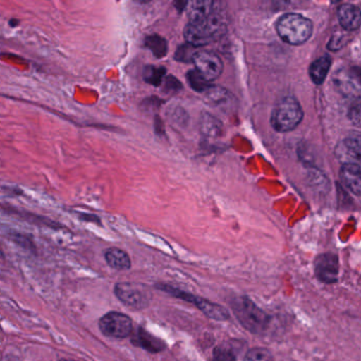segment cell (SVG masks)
Listing matches in <instances>:
<instances>
[{"instance_id": "cell-3", "label": "cell", "mask_w": 361, "mask_h": 361, "mask_svg": "<svg viewBox=\"0 0 361 361\" xmlns=\"http://www.w3.org/2000/svg\"><path fill=\"white\" fill-rule=\"evenodd\" d=\"M233 313L237 316L240 324L254 334H261L267 330L269 317L261 311L250 299H238L233 305Z\"/></svg>"}, {"instance_id": "cell-6", "label": "cell", "mask_w": 361, "mask_h": 361, "mask_svg": "<svg viewBox=\"0 0 361 361\" xmlns=\"http://www.w3.org/2000/svg\"><path fill=\"white\" fill-rule=\"evenodd\" d=\"M161 290H165L169 294L182 299V300L188 301L191 305H195L200 311L203 312L207 317L212 318L216 320H226L229 318L228 312L226 309L216 305V303L210 302L206 299L200 298V297L193 296L189 293L183 292V290H177L173 286H160Z\"/></svg>"}, {"instance_id": "cell-23", "label": "cell", "mask_w": 361, "mask_h": 361, "mask_svg": "<svg viewBox=\"0 0 361 361\" xmlns=\"http://www.w3.org/2000/svg\"><path fill=\"white\" fill-rule=\"evenodd\" d=\"M244 361H275V360L269 350L255 348L247 352Z\"/></svg>"}, {"instance_id": "cell-5", "label": "cell", "mask_w": 361, "mask_h": 361, "mask_svg": "<svg viewBox=\"0 0 361 361\" xmlns=\"http://www.w3.org/2000/svg\"><path fill=\"white\" fill-rule=\"evenodd\" d=\"M114 293L125 305L133 310L145 309L152 301L149 288L135 282H122L116 284Z\"/></svg>"}, {"instance_id": "cell-20", "label": "cell", "mask_w": 361, "mask_h": 361, "mask_svg": "<svg viewBox=\"0 0 361 361\" xmlns=\"http://www.w3.org/2000/svg\"><path fill=\"white\" fill-rule=\"evenodd\" d=\"M165 74H166V69L164 67L146 66L144 68L143 78L147 84L159 87L164 82Z\"/></svg>"}, {"instance_id": "cell-29", "label": "cell", "mask_w": 361, "mask_h": 361, "mask_svg": "<svg viewBox=\"0 0 361 361\" xmlns=\"http://www.w3.org/2000/svg\"><path fill=\"white\" fill-rule=\"evenodd\" d=\"M19 25V21L17 20V19H11L10 20V25L11 27H17V25Z\"/></svg>"}, {"instance_id": "cell-4", "label": "cell", "mask_w": 361, "mask_h": 361, "mask_svg": "<svg viewBox=\"0 0 361 361\" xmlns=\"http://www.w3.org/2000/svg\"><path fill=\"white\" fill-rule=\"evenodd\" d=\"M302 118L303 111L298 102L294 97H288L273 110L271 126L278 133H288L300 124Z\"/></svg>"}, {"instance_id": "cell-1", "label": "cell", "mask_w": 361, "mask_h": 361, "mask_svg": "<svg viewBox=\"0 0 361 361\" xmlns=\"http://www.w3.org/2000/svg\"><path fill=\"white\" fill-rule=\"evenodd\" d=\"M226 33L223 16L214 10V12L203 21L189 23L184 29V37L187 44L195 48L209 44L210 42L220 39Z\"/></svg>"}, {"instance_id": "cell-14", "label": "cell", "mask_w": 361, "mask_h": 361, "mask_svg": "<svg viewBox=\"0 0 361 361\" xmlns=\"http://www.w3.org/2000/svg\"><path fill=\"white\" fill-rule=\"evenodd\" d=\"M133 343L135 347L143 348L152 353H159L165 349V343L161 339L157 338L142 328L137 329L133 335Z\"/></svg>"}, {"instance_id": "cell-26", "label": "cell", "mask_w": 361, "mask_h": 361, "mask_svg": "<svg viewBox=\"0 0 361 361\" xmlns=\"http://www.w3.org/2000/svg\"><path fill=\"white\" fill-rule=\"evenodd\" d=\"M349 118L355 126L361 127V102L352 106L349 111Z\"/></svg>"}, {"instance_id": "cell-22", "label": "cell", "mask_w": 361, "mask_h": 361, "mask_svg": "<svg viewBox=\"0 0 361 361\" xmlns=\"http://www.w3.org/2000/svg\"><path fill=\"white\" fill-rule=\"evenodd\" d=\"M343 88L345 93L351 95H358L361 97V75L355 72L348 74L347 78L343 80Z\"/></svg>"}, {"instance_id": "cell-11", "label": "cell", "mask_w": 361, "mask_h": 361, "mask_svg": "<svg viewBox=\"0 0 361 361\" xmlns=\"http://www.w3.org/2000/svg\"><path fill=\"white\" fill-rule=\"evenodd\" d=\"M187 16L189 23H199L205 20L214 10V0H187Z\"/></svg>"}, {"instance_id": "cell-31", "label": "cell", "mask_w": 361, "mask_h": 361, "mask_svg": "<svg viewBox=\"0 0 361 361\" xmlns=\"http://www.w3.org/2000/svg\"><path fill=\"white\" fill-rule=\"evenodd\" d=\"M332 1L336 2V1H339V0H332Z\"/></svg>"}, {"instance_id": "cell-27", "label": "cell", "mask_w": 361, "mask_h": 361, "mask_svg": "<svg viewBox=\"0 0 361 361\" xmlns=\"http://www.w3.org/2000/svg\"><path fill=\"white\" fill-rule=\"evenodd\" d=\"M165 91L167 92H177V91L180 90L182 89V85L177 78H173V76H169V78H165Z\"/></svg>"}, {"instance_id": "cell-28", "label": "cell", "mask_w": 361, "mask_h": 361, "mask_svg": "<svg viewBox=\"0 0 361 361\" xmlns=\"http://www.w3.org/2000/svg\"><path fill=\"white\" fill-rule=\"evenodd\" d=\"M187 0H175V6L176 8L180 11L185 10V6H186Z\"/></svg>"}, {"instance_id": "cell-12", "label": "cell", "mask_w": 361, "mask_h": 361, "mask_svg": "<svg viewBox=\"0 0 361 361\" xmlns=\"http://www.w3.org/2000/svg\"><path fill=\"white\" fill-rule=\"evenodd\" d=\"M338 20L345 31H355L361 25V11L353 4H343L338 8Z\"/></svg>"}, {"instance_id": "cell-33", "label": "cell", "mask_w": 361, "mask_h": 361, "mask_svg": "<svg viewBox=\"0 0 361 361\" xmlns=\"http://www.w3.org/2000/svg\"><path fill=\"white\" fill-rule=\"evenodd\" d=\"M61 361H72V360H61Z\"/></svg>"}, {"instance_id": "cell-21", "label": "cell", "mask_w": 361, "mask_h": 361, "mask_svg": "<svg viewBox=\"0 0 361 361\" xmlns=\"http://www.w3.org/2000/svg\"><path fill=\"white\" fill-rule=\"evenodd\" d=\"M187 82H188L189 86H190L193 90L199 93L205 92V91L212 86L210 82H207L195 69L190 70V71L187 73Z\"/></svg>"}, {"instance_id": "cell-17", "label": "cell", "mask_w": 361, "mask_h": 361, "mask_svg": "<svg viewBox=\"0 0 361 361\" xmlns=\"http://www.w3.org/2000/svg\"><path fill=\"white\" fill-rule=\"evenodd\" d=\"M200 130L207 137H218L222 135L223 126L220 120L208 112H203L200 118Z\"/></svg>"}, {"instance_id": "cell-15", "label": "cell", "mask_w": 361, "mask_h": 361, "mask_svg": "<svg viewBox=\"0 0 361 361\" xmlns=\"http://www.w3.org/2000/svg\"><path fill=\"white\" fill-rule=\"evenodd\" d=\"M341 178L345 186L356 195H361V166L343 165Z\"/></svg>"}, {"instance_id": "cell-8", "label": "cell", "mask_w": 361, "mask_h": 361, "mask_svg": "<svg viewBox=\"0 0 361 361\" xmlns=\"http://www.w3.org/2000/svg\"><path fill=\"white\" fill-rule=\"evenodd\" d=\"M195 70L207 82L216 80L222 74L223 63L220 56L212 51H197L193 57Z\"/></svg>"}, {"instance_id": "cell-7", "label": "cell", "mask_w": 361, "mask_h": 361, "mask_svg": "<svg viewBox=\"0 0 361 361\" xmlns=\"http://www.w3.org/2000/svg\"><path fill=\"white\" fill-rule=\"evenodd\" d=\"M99 329L104 335L110 338H126L133 332V322L124 314L111 312L99 320Z\"/></svg>"}, {"instance_id": "cell-18", "label": "cell", "mask_w": 361, "mask_h": 361, "mask_svg": "<svg viewBox=\"0 0 361 361\" xmlns=\"http://www.w3.org/2000/svg\"><path fill=\"white\" fill-rule=\"evenodd\" d=\"M331 68V59L329 56H322L316 59L310 67V76L316 85L322 84L328 75Z\"/></svg>"}, {"instance_id": "cell-2", "label": "cell", "mask_w": 361, "mask_h": 361, "mask_svg": "<svg viewBox=\"0 0 361 361\" xmlns=\"http://www.w3.org/2000/svg\"><path fill=\"white\" fill-rule=\"evenodd\" d=\"M276 30L284 42L292 46H299L311 38L313 23L302 15L290 13L280 17L276 25Z\"/></svg>"}, {"instance_id": "cell-30", "label": "cell", "mask_w": 361, "mask_h": 361, "mask_svg": "<svg viewBox=\"0 0 361 361\" xmlns=\"http://www.w3.org/2000/svg\"><path fill=\"white\" fill-rule=\"evenodd\" d=\"M140 2H143V4H146V2L152 1V0H139Z\"/></svg>"}, {"instance_id": "cell-25", "label": "cell", "mask_w": 361, "mask_h": 361, "mask_svg": "<svg viewBox=\"0 0 361 361\" xmlns=\"http://www.w3.org/2000/svg\"><path fill=\"white\" fill-rule=\"evenodd\" d=\"M212 361H237L235 354L229 348L220 345L214 351V360Z\"/></svg>"}, {"instance_id": "cell-24", "label": "cell", "mask_w": 361, "mask_h": 361, "mask_svg": "<svg viewBox=\"0 0 361 361\" xmlns=\"http://www.w3.org/2000/svg\"><path fill=\"white\" fill-rule=\"evenodd\" d=\"M195 49L197 48L191 46V44H183V46L178 48L177 52H176V59L179 61H183V63H189V61H192L195 53L197 52Z\"/></svg>"}, {"instance_id": "cell-13", "label": "cell", "mask_w": 361, "mask_h": 361, "mask_svg": "<svg viewBox=\"0 0 361 361\" xmlns=\"http://www.w3.org/2000/svg\"><path fill=\"white\" fill-rule=\"evenodd\" d=\"M203 94L206 103L221 110L231 107L233 104V95L226 89L221 87L210 86Z\"/></svg>"}, {"instance_id": "cell-9", "label": "cell", "mask_w": 361, "mask_h": 361, "mask_svg": "<svg viewBox=\"0 0 361 361\" xmlns=\"http://www.w3.org/2000/svg\"><path fill=\"white\" fill-rule=\"evenodd\" d=\"M336 158L343 165L361 166V133H352L337 145Z\"/></svg>"}, {"instance_id": "cell-10", "label": "cell", "mask_w": 361, "mask_h": 361, "mask_svg": "<svg viewBox=\"0 0 361 361\" xmlns=\"http://www.w3.org/2000/svg\"><path fill=\"white\" fill-rule=\"evenodd\" d=\"M316 275L324 283H334L338 279V259L334 255H322L315 263Z\"/></svg>"}, {"instance_id": "cell-16", "label": "cell", "mask_w": 361, "mask_h": 361, "mask_svg": "<svg viewBox=\"0 0 361 361\" xmlns=\"http://www.w3.org/2000/svg\"><path fill=\"white\" fill-rule=\"evenodd\" d=\"M105 259L112 269L118 271H126L131 267L130 257L120 248H109L106 250Z\"/></svg>"}, {"instance_id": "cell-32", "label": "cell", "mask_w": 361, "mask_h": 361, "mask_svg": "<svg viewBox=\"0 0 361 361\" xmlns=\"http://www.w3.org/2000/svg\"><path fill=\"white\" fill-rule=\"evenodd\" d=\"M0 256H1V250H0Z\"/></svg>"}, {"instance_id": "cell-19", "label": "cell", "mask_w": 361, "mask_h": 361, "mask_svg": "<svg viewBox=\"0 0 361 361\" xmlns=\"http://www.w3.org/2000/svg\"><path fill=\"white\" fill-rule=\"evenodd\" d=\"M145 44L154 56L158 59H163L166 56L167 52H169V44H167L166 39L163 38L162 36L158 35V34H154V35H149L146 37Z\"/></svg>"}]
</instances>
